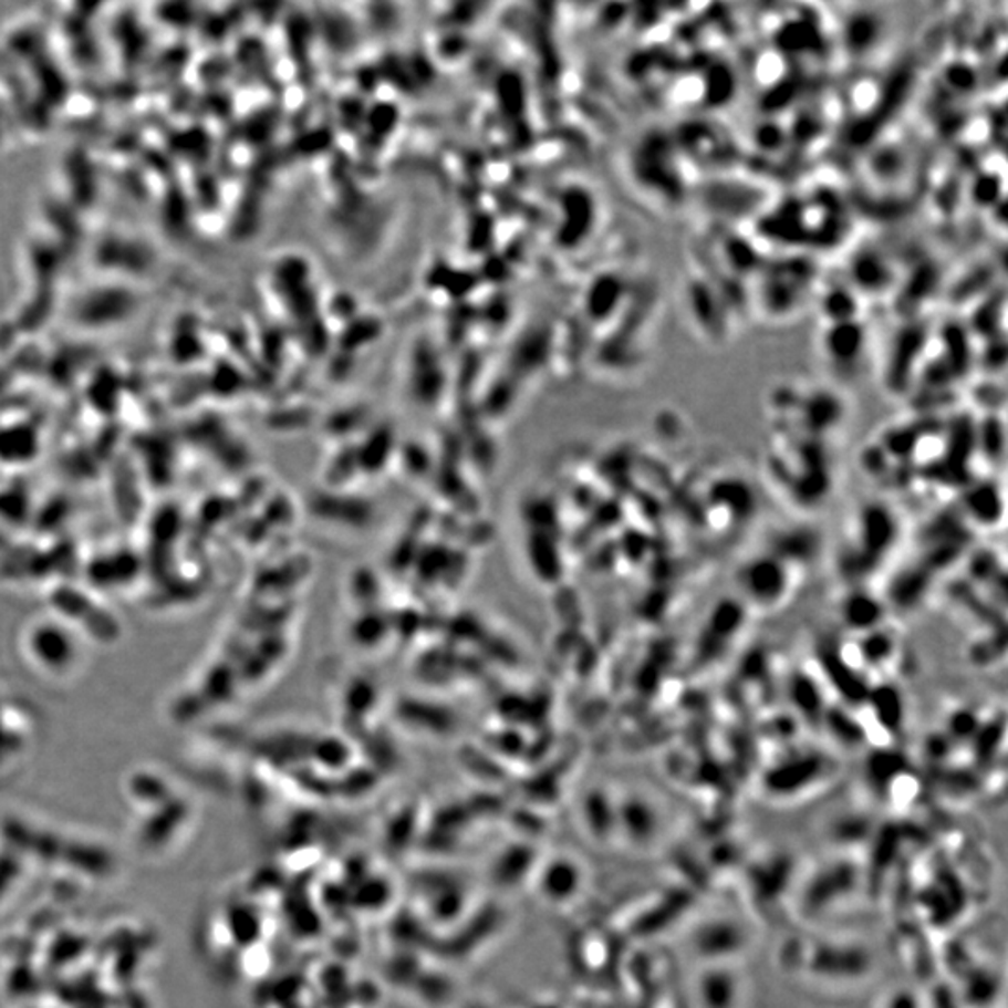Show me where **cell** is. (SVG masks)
<instances>
[{"mask_svg": "<svg viewBox=\"0 0 1008 1008\" xmlns=\"http://www.w3.org/2000/svg\"><path fill=\"white\" fill-rule=\"evenodd\" d=\"M812 969L825 979H860L871 967V956L865 949L850 943H823L812 955Z\"/></svg>", "mask_w": 1008, "mask_h": 1008, "instance_id": "6da1fadb", "label": "cell"}, {"mask_svg": "<svg viewBox=\"0 0 1008 1008\" xmlns=\"http://www.w3.org/2000/svg\"><path fill=\"white\" fill-rule=\"evenodd\" d=\"M858 880V869L846 863H835L818 871L807 883L803 891V906L814 915L822 913L825 907L842 901L844 895L852 893Z\"/></svg>", "mask_w": 1008, "mask_h": 1008, "instance_id": "7a4b0ae2", "label": "cell"}, {"mask_svg": "<svg viewBox=\"0 0 1008 1008\" xmlns=\"http://www.w3.org/2000/svg\"><path fill=\"white\" fill-rule=\"evenodd\" d=\"M744 985L732 967L711 964L700 973L695 986L700 1008H740Z\"/></svg>", "mask_w": 1008, "mask_h": 1008, "instance_id": "3957f363", "label": "cell"}, {"mask_svg": "<svg viewBox=\"0 0 1008 1008\" xmlns=\"http://www.w3.org/2000/svg\"><path fill=\"white\" fill-rule=\"evenodd\" d=\"M747 936L735 921L716 919L700 925L693 934V949L714 964L738 955L746 947Z\"/></svg>", "mask_w": 1008, "mask_h": 1008, "instance_id": "277c9868", "label": "cell"}, {"mask_svg": "<svg viewBox=\"0 0 1008 1008\" xmlns=\"http://www.w3.org/2000/svg\"><path fill=\"white\" fill-rule=\"evenodd\" d=\"M616 828L635 846H648L659 833L662 820L652 803L641 800V798H633V800H627L619 811Z\"/></svg>", "mask_w": 1008, "mask_h": 1008, "instance_id": "5b68a950", "label": "cell"}, {"mask_svg": "<svg viewBox=\"0 0 1008 1008\" xmlns=\"http://www.w3.org/2000/svg\"><path fill=\"white\" fill-rule=\"evenodd\" d=\"M583 876L578 863L570 860H557L545 866L542 874V893L549 901L567 902L578 895Z\"/></svg>", "mask_w": 1008, "mask_h": 1008, "instance_id": "8992f818", "label": "cell"}, {"mask_svg": "<svg viewBox=\"0 0 1008 1008\" xmlns=\"http://www.w3.org/2000/svg\"><path fill=\"white\" fill-rule=\"evenodd\" d=\"M885 1008H919V1002L912 991L901 990L891 996L890 1001L885 1002Z\"/></svg>", "mask_w": 1008, "mask_h": 1008, "instance_id": "52a82bcc", "label": "cell"}]
</instances>
